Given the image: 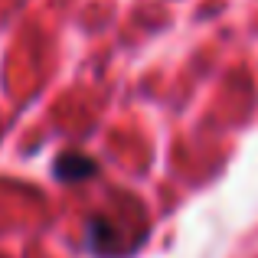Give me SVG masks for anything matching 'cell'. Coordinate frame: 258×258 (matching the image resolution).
Masks as SVG:
<instances>
[{
	"label": "cell",
	"instance_id": "1",
	"mask_svg": "<svg viewBox=\"0 0 258 258\" xmlns=\"http://www.w3.org/2000/svg\"><path fill=\"white\" fill-rule=\"evenodd\" d=\"M52 173L59 176L62 183H82L88 176L98 173V164H95L92 157H85V154H62V157H56V164H52Z\"/></svg>",
	"mask_w": 258,
	"mask_h": 258
}]
</instances>
